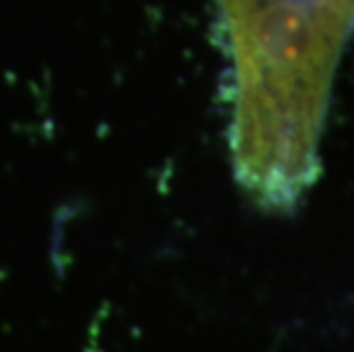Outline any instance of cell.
<instances>
[{
  "mask_svg": "<svg viewBox=\"0 0 354 352\" xmlns=\"http://www.w3.org/2000/svg\"><path fill=\"white\" fill-rule=\"evenodd\" d=\"M233 64V169L268 211L320 174V136L354 0H217Z\"/></svg>",
  "mask_w": 354,
  "mask_h": 352,
  "instance_id": "obj_1",
  "label": "cell"
}]
</instances>
